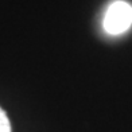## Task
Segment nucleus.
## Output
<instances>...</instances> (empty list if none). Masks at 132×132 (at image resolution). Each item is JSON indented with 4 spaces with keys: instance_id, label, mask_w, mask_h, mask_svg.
Wrapping results in <instances>:
<instances>
[{
    "instance_id": "obj_1",
    "label": "nucleus",
    "mask_w": 132,
    "mask_h": 132,
    "mask_svg": "<svg viewBox=\"0 0 132 132\" xmlns=\"http://www.w3.org/2000/svg\"><path fill=\"white\" fill-rule=\"evenodd\" d=\"M104 30L111 35L125 32L132 24V5L124 0H116L104 15Z\"/></svg>"
},
{
    "instance_id": "obj_2",
    "label": "nucleus",
    "mask_w": 132,
    "mask_h": 132,
    "mask_svg": "<svg viewBox=\"0 0 132 132\" xmlns=\"http://www.w3.org/2000/svg\"><path fill=\"white\" fill-rule=\"evenodd\" d=\"M0 132H11L10 119L3 108H0Z\"/></svg>"
}]
</instances>
